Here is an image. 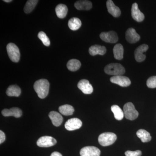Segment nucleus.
Segmentation results:
<instances>
[{
    "instance_id": "1",
    "label": "nucleus",
    "mask_w": 156,
    "mask_h": 156,
    "mask_svg": "<svg viewBox=\"0 0 156 156\" xmlns=\"http://www.w3.org/2000/svg\"><path fill=\"white\" fill-rule=\"evenodd\" d=\"M34 89L40 98L43 99L47 97L49 93L50 83L46 79H41L34 83Z\"/></svg>"
},
{
    "instance_id": "2",
    "label": "nucleus",
    "mask_w": 156,
    "mask_h": 156,
    "mask_svg": "<svg viewBox=\"0 0 156 156\" xmlns=\"http://www.w3.org/2000/svg\"><path fill=\"white\" fill-rule=\"evenodd\" d=\"M105 72L110 75L122 76L126 72L122 65L118 63H112L107 65L104 69Z\"/></svg>"
},
{
    "instance_id": "3",
    "label": "nucleus",
    "mask_w": 156,
    "mask_h": 156,
    "mask_svg": "<svg viewBox=\"0 0 156 156\" xmlns=\"http://www.w3.org/2000/svg\"><path fill=\"white\" fill-rule=\"evenodd\" d=\"M117 138L116 135L114 133L105 132L101 134L98 136V143L102 146H108L114 143Z\"/></svg>"
},
{
    "instance_id": "4",
    "label": "nucleus",
    "mask_w": 156,
    "mask_h": 156,
    "mask_svg": "<svg viewBox=\"0 0 156 156\" xmlns=\"http://www.w3.org/2000/svg\"><path fill=\"white\" fill-rule=\"evenodd\" d=\"M123 110L125 117L128 120H134L138 116L139 114L138 112L131 102L126 104L123 108Z\"/></svg>"
},
{
    "instance_id": "5",
    "label": "nucleus",
    "mask_w": 156,
    "mask_h": 156,
    "mask_svg": "<svg viewBox=\"0 0 156 156\" xmlns=\"http://www.w3.org/2000/svg\"><path fill=\"white\" fill-rule=\"evenodd\" d=\"M8 55L12 62H17L20 58V52L19 48L15 44L9 43L7 46Z\"/></svg>"
},
{
    "instance_id": "6",
    "label": "nucleus",
    "mask_w": 156,
    "mask_h": 156,
    "mask_svg": "<svg viewBox=\"0 0 156 156\" xmlns=\"http://www.w3.org/2000/svg\"><path fill=\"white\" fill-rule=\"evenodd\" d=\"M56 143V140L52 136H45L40 137L37 141V144L40 147H48L55 145Z\"/></svg>"
},
{
    "instance_id": "7",
    "label": "nucleus",
    "mask_w": 156,
    "mask_h": 156,
    "mask_svg": "<svg viewBox=\"0 0 156 156\" xmlns=\"http://www.w3.org/2000/svg\"><path fill=\"white\" fill-rule=\"evenodd\" d=\"M100 37L104 41L112 44L116 43L119 40L116 33L114 31L102 32L100 34Z\"/></svg>"
},
{
    "instance_id": "8",
    "label": "nucleus",
    "mask_w": 156,
    "mask_h": 156,
    "mask_svg": "<svg viewBox=\"0 0 156 156\" xmlns=\"http://www.w3.org/2000/svg\"><path fill=\"white\" fill-rule=\"evenodd\" d=\"M148 48V46L146 44L140 45L136 48L134 51V56L136 61L141 62L145 60L146 56L144 53L146 52Z\"/></svg>"
},
{
    "instance_id": "9",
    "label": "nucleus",
    "mask_w": 156,
    "mask_h": 156,
    "mask_svg": "<svg viewBox=\"0 0 156 156\" xmlns=\"http://www.w3.org/2000/svg\"><path fill=\"white\" fill-rule=\"evenodd\" d=\"M82 122L78 118H72L68 120L65 125L66 129L68 131H72L79 129L82 127Z\"/></svg>"
},
{
    "instance_id": "10",
    "label": "nucleus",
    "mask_w": 156,
    "mask_h": 156,
    "mask_svg": "<svg viewBox=\"0 0 156 156\" xmlns=\"http://www.w3.org/2000/svg\"><path fill=\"white\" fill-rule=\"evenodd\" d=\"M112 83L117 84L122 87H127L131 84V80L127 77L122 76H114L110 78Z\"/></svg>"
},
{
    "instance_id": "11",
    "label": "nucleus",
    "mask_w": 156,
    "mask_h": 156,
    "mask_svg": "<svg viewBox=\"0 0 156 156\" xmlns=\"http://www.w3.org/2000/svg\"><path fill=\"white\" fill-rule=\"evenodd\" d=\"M100 150L94 146L85 147L80 151L81 156H100Z\"/></svg>"
},
{
    "instance_id": "12",
    "label": "nucleus",
    "mask_w": 156,
    "mask_h": 156,
    "mask_svg": "<svg viewBox=\"0 0 156 156\" xmlns=\"http://www.w3.org/2000/svg\"><path fill=\"white\" fill-rule=\"evenodd\" d=\"M131 16L132 18L138 22H142L144 19V14L140 11L137 3H134L131 8Z\"/></svg>"
},
{
    "instance_id": "13",
    "label": "nucleus",
    "mask_w": 156,
    "mask_h": 156,
    "mask_svg": "<svg viewBox=\"0 0 156 156\" xmlns=\"http://www.w3.org/2000/svg\"><path fill=\"white\" fill-rule=\"evenodd\" d=\"M126 36L127 41L130 44L136 43L140 38V36L136 32L135 30L133 28H130L127 30L126 32Z\"/></svg>"
},
{
    "instance_id": "14",
    "label": "nucleus",
    "mask_w": 156,
    "mask_h": 156,
    "mask_svg": "<svg viewBox=\"0 0 156 156\" xmlns=\"http://www.w3.org/2000/svg\"><path fill=\"white\" fill-rule=\"evenodd\" d=\"M78 87L85 94H91L93 91V88L92 85L89 83L88 80L85 79L80 81L78 83Z\"/></svg>"
},
{
    "instance_id": "15",
    "label": "nucleus",
    "mask_w": 156,
    "mask_h": 156,
    "mask_svg": "<svg viewBox=\"0 0 156 156\" xmlns=\"http://www.w3.org/2000/svg\"><path fill=\"white\" fill-rule=\"evenodd\" d=\"M107 8L108 13L112 14L114 17H119L121 14V10L119 7L115 5L112 0H108L106 2Z\"/></svg>"
},
{
    "instance_id": "16",
    "label": "nucleus",
    "mask_w": 156,
    "mask_h": 156,
    "mask_svg": "<svg viewBox=\"0 0 156 156\" xmlns=\"http://www.w3.org/2000/svg\"><path fill=\"white\" fill-rule=\"evenodd\" d=\"M2 114L4 116L9 117L12 116L15 118H20L22 116V112L18 108L14 107L9 109H4L2 112Z\"/></svg>"
},
{
    "instance_id": "17",
    "label": "nucleus",
    "mask_w": 156,
    "mask_h": 156,
    "mask_svg": "<svg viewBox=\"0 0 156 156\" xmlns=\"http://www.w3.org/2000/svg\"><path fill=\"white\" fill-rule=\"evenodd\" d=\"M89 54L92 56L104 55L106 53V48L105 46L94 45L89 48Z\"/></svg>"
},
{
    "instance_id": "18",
    "label": "nucleus",
    "mask_w": 156,
    "mask_h": 156,
    "mask_svg": "<svg viewBox=\"0 0 156 156\" xmlns=\"http://www.w3.org/2000/svg\"><path fill=\"white\" fill-rule=\"evenodd\" d=\"M49 117L51 120L53 126L56 127H58L61 125L63 122V118L60 114L57 112L52 111L50 112L49 114Z\"/></svg>"
},
{
    "instance_id": "19",
    "label": "nucleus",
    "mask_w": 156,
    "mask_h": 156,
    "mask_svg": "<svg viewBox=\"0 0 156 156\" xmlns=\"http://www.w3.org/2000/svg\"><path fill=\"white\" fill-rule=\"evenodd\" d=\"M75 7L79 10L88 11L92 9V3L90 1L87 0L78 1L75 3Z\"/></svg>"
},
{
    "instance_id": "20",
    "label": "nucleus",
    "mask_w": 156,
    "mask_h": 156,
    "mask_svg": "<svg viewBox=\"0 0 156 156\" xmlns=\"http://www.w3.org/2000/svg\"><path fill=\"white\" fill-rule=\"evenodd\" d=\"M113 51L115 59L118 60L122 59L124 55V48L122 45L120 44H117L114 47Z\"/></svg>"
},
{
    "instance_id": "21",
    "label": "nucleus",
    "mask_w": 156,
    "mask_h": 156,
    "mask_svg": "<svg viewBox=\"0 0 156 156\" xmlns=\"http://www.w3.org/2000/svg\"><path fill=\"white\" fill-rule=\"evenodd\" d=\"M55 10L57 17L61 19L66 17L68 11L67 6L63 4L58 5L56 6Z\"/></svg>"
},
{
    "instance_id": "22",
    "label": "nucleus",
    "mask_w": 156,
    "mask_h": 156,
    "mask_svg": "<svg viewBox=\"0 0 156 156\" xmlns=\"http://www.w3.org/2000/svg\"><path fill=\"white\" fill-rule=\"evenodd\" d=\"M21 93V89L17 85H11L7 89L6 94L9 96L18 97Z\"/></svg>"
},
{
    "instance_id": "23",
    "label": "nucleus",
    "mask_w": 156,
    "mask_h": 156,
    "mask_svg": "<svg viewBox=\"0 0 156 156\" xmlns=\"http://www.w3.org/2000/svg\"><path fill=\"white\" fill-rule=\"evenodd\" d=\"M136 135L143 143L147 142L151 140V134L144 129H140L136 132Z\"/></svg>"
},
{
    "instance_id": "24",
    "label": "nucleus",
    "mask_w": 156,
    "mask_h": 156,
    "mask_svg": "<svg viewBox=\"0 0 156 156\" xmlns=\"http://www.w3.org/2000/svg\"><path fill=\"white\" fill-rule=\"evenodd\" d=\"M58 111L61 114L65 116L71 115L74 112V108L69 105H65L59 107Z\"/></svg>"
},
{
    "instance_id": "25",
    "label": "nucleus",
    "mask_w": 156,
    "mask_h": 156,
    "mask_svg": "<svg viewBox=\"0 0 156 156\" xmlns=\"http://www.w3.org/2000/svg\"><path fill=\"white\" fill-rule=\"evenodd\" d=\"M82 22L77 17H73L69 20L68 26L71 30H76L81 27Z\"/></svg>"
},
{
    "instance_id": "26",
    "label": "nucleus",
    "mask_w": 156,
    "mask_h": 156,
    "mask_svg": "<svg viewBox=\"0 0 156 156\" xmlns=\"http://www.w3.org/2000/svg\"><path fill=\"white\" fill-rule=\"evenodd\" d=\"M81 66L80 62L77 59H72L69 60L67 62L68 69L71 71L74 72L78 70Z\"/></svg>"
},
{
    "instance_id": "27",
    "label": "nucleus",
    "mask_w": 156,
    "mask_h": 156,
    "mask_svg": "<svg viewBox=\"0 0 156 156\" xmlns=\"http://www.w3.org/2000/svg\"><path fill=\"white\" fill-rule=\"evenodd\" d=\"M111 110L114 115L115 119L120 121L123 119L124 117V112L117 105H113L111 107Z\"/></svg>"
},
{
    "instance_id": "28",
    "label": "nucleus",
    "mask_w": 156,
    "mask_h": 156,
    "mask_svg": "<svg viewBox=\"0 0 156 156\" xmlns=\"http://www.w3.org/2000/svg\"><path fill=\"white\" fill-rule=\"evenodd\" d=\"M37 0H29L27 2L24 8V11L26 14L30 13L37 4Z\"/></svg>"
},
{
    "instance_id": "29",
    "label": "nucleus",
    "mask_w": 156,
    "mask_h": 156,
    "mask_svg": "<svg viewBox=\"0 0 156 156\" xmlns=\"http://www.w3.org/2000/svg\"><path fill=\"white\" fill-rule=\"evenodd\" d=\"M38 37L40 40L42 41L43 44L45 46H47V47L50 46V39L47 36V35L43 31L40 32L38 34Z\"/></svg>"
},
{
    "instance_id": "30",
    "label": "nucleus",
    "mask_w": 156,
    "mask_h": 156,
    "mask_svg": "<svg viewBox=\"0 0 156 156\" xmlns=\"http://www.w3.org/2000/svg\"><path fill=\"white\" fill-rule=\"evenodd\" d=\"M147 87L151 89L156 88V76H153L148 79L147 81Z\"/></svg>"
},
{
    "instance_id": "31",
    "label": "nucleus",
    "mask_w": 156,
    "mask_h": 156,
    "mask_svg": "<svg viewBox=\"0 0 156 156\" xmlns=\"http://www.w3.org/2000/svg\"><path fill=\"white\" fill-rule=\"evenodd\" d=\"M126 156H141L142 152L141 151L137 150L132 151H128L125 152Z\"/></svg>"
},
{
    "instance_id": "32",
    "label": "nucleus",
    "mask_w": 156,
    "mask_h": 156,
    "mask_svg": "<svg viewBox=\"0 0 156 156\" xmlns=\"http://www.w3.org/2000/svg\"><path fill=\"white\" fill-rule=\"evenodd\" d=\"M5 140V133L2 131H0V144H2Z\"/></svg>"
},
{
    "instance_id": "33",
    "label": "nucleus",
    "mask_w": 156,
    "mask_h": 156,
    "mask_svg": "<svg viewBox=\"0 0 156 156\" xmlns=\"http://www.w3.org/2000/svg\"><path fill=\"white\" fill-rule=\"evenodd\" d=\"M50 156H62V155L60 153L58 152H54L52 153Z\"/></svg>"
},
{
    "instance_id": "34",
    "label": "nucleus",
    "mask_w": 156,
    "mask_h": 156,
    "mask_svg": "<svg viewBox=\"0 0 156 156\" xmlns=\"http://www.w3.org/2000/svg\"><path fill=\"white\" fill-rule=\"evenodd\" d=\"M4 2H12V0H4Z\"/></svg>"
}]
</instances>
